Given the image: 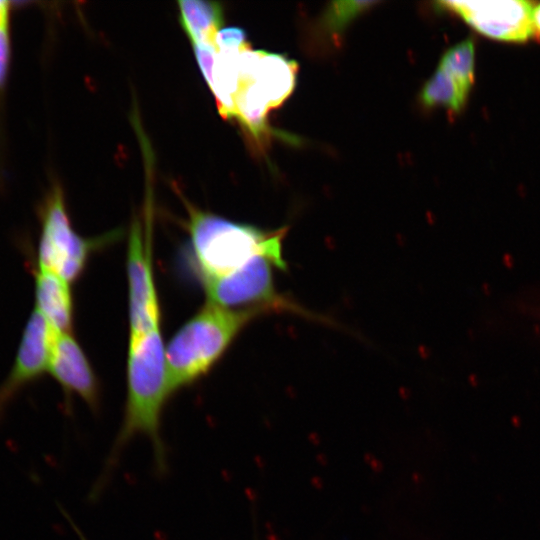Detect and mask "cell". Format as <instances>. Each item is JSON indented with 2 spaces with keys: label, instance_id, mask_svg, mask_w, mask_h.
<instances>
[{
  "label": "cell",
  "instance_id": "cell-11",
  "mask_svg": "<svg viewBox=\"0 0 540 540\" xmlns=\"http://www.w3.org/2000/svg\"><path fill=\"white\" fill-rule=\"evenodd\" d=\"M36 309L58 332H71L73 301L69 283L54 272L38 269L35 276Z\"/></svg>",
  "mask_w": 540,
  "mask_h": 540
},
{
  "label": "cell",
  "instance_id": "cell-8",
  "mask_svg": "<svg viewBox=\"0 0 540 540\" xmlns=\"http://www.w3.org/2000/svg\"><path fill=\"white\" fill-rule=\"evenodd\" d=\"M440 4L493 39L524 42L536 33L532 21L534 5L529 1H443Z\"/></svg>",
  "mask_w": 540,
  "mask_h": 540
},
{
  "label": "cell",
  "instance_id": "cell-2",
  "mask_svg": "<svg viewBox=\"0 0 540 540\" xmlns=\"http://www.w3.org/2000/svg\"><path fill=\"white\" fill-rule=\"evenodd\" d=\"M264 308L231 309L206 302L170 339L165 348L170 395L205 375L239 332Z\"/></svg>",
  "mask_w": 540,
  "mask_h": 540
},
{
  "label": "cell",
  "instance_id": "cell-1",
  "mask_svg": "<svg viewBox=\"0 0 540 540\" xmlns=\"http://www.w3.org/2000/svg\"><path fill=\"white\" fill-rule=\"evenodd\" d=\"M126 375L124 419L115 441L114 452L130 438L144 434L153 444L158 465L163 466L164 446L160 437V417L170 393L160 327L129 336Z\"/></svg>",
  "mask_w": 540,
  "mask_h": 540
},
{
  "label": "cell",
  "instance_id": "cell-19",
  "mask_svg": "<svg viewBox=\"0 0 540 540\" xmlns=\"http://www.w3.org/2000/svg\"><path fill=\"white\" fill-rule=\"evenodd\" d=\"M532 21L536 32H540V4L534 5Z\"/></svg>",
  "mask_w": 540,
  "mask_h": 540
},
{
  "label": "cell",
  "instance_id": "cell-3",
  "mask_svg": "<svg viewBox=\"0 0 540 540\" xmlns=\"http://www.w3.org/2000/svg\"><path fill=\"white\" fill-rule=\"evenodd\" d=\"M190 235L199 279L231 273L258 255H266L286 268L282 241L287 229L263 231L188 206Z\"/></svg>",
  "mask_w": 540,
  "mask_h": 540
},
{
  "label": "cell",
  "instance_id": "cell-18",
  "mask_svg": "<svg viewBox=\"0 0 540 540\" xmlns=\"http://www.w3.org/2000/svg\"><path fill=\"white\" fill-rule=\"evenodd\" d=\"M10 15V2L0 1V28L8 27Z\"/></svg>",
  "mask_w": 540,
  "mask_h": 540
},
{
  "label": "cell",
  "instance_id": "cell-5",
  "mask_svg": "<svg viewBox=\"0 0 540 540\" xmlns=\"http://www.w3.org/2000/svg\"><path fill=\"white\" fill-rule=\"evenodd\" d=\"M285 269L266 255H258L237 270L218 277L201 278L207 302L231 309L260 307L267 311L301 309L278 295L273 268Z\"/></svg>",
  "mask_w": 540,
  "mask_h": 540
},
{
  "label": "cell",
  "instance_id": "cell-13",
  "mask_svg": "<svg viewBox=\"0 0 540 540\" xmlns=\"http://www.w3.org/2000/svg\"><path fill=\"white\" fill-rule=\"evenodd\" d=\"M471 88L441 68H437L421 91V101L426 106H444L459 111L466 103Z\"/></svg>",
  "mask_w": 540,
  "mask_h": 540
},
{
  "label": "cell",
  "instance_id": "cell-16",
  "mask_svg": "<svg viewBox=\"0 0 540 540\" xmlns=\"http://www.w3.org/2000/svg\"><path fill=\"white\" fill-rule=\"evenodd\" d=\"M247 43L244 30L238 27L220 29L215 37V47L217 49L239 48Z\"/></svg>",
  "mask_w": 540,
  "mask_h": 540
},
{
  "label": "cell",
  "instance_id": "cell-10",
  "mask_svg": "<svg viewBox=\"0 0 540 540\" xmlns=\"http://www.w3.org/2000/svg\"><path fill=\"white\" fill-rule=\"evenodd\" d=\"M48 371L68 393H76L97 408L99 387L94 371L71 332H57Z\"/></svg>",
  "mask_w": 540,
  "mask_h": 540
},
{
  "label": "cell",
  "instance_id": "cell-17",
  "mask_svg": "<svg viewBox=\"0 0 540 540\" xmlns=\"http://www.w3.org/2000/svg\"><path fill=\"white\" fill-rule=\"evenodd\" d=\"M8 31V27L0 28V88L6 81L10 64L11 44Z\"/></svg>",
  "mask_w": 540,
  "mask_h": 540
},
{
  "label": "cell",
  "instance_id": "cell-7",
  "mask_svg": "<svg viewBox=\"0 0 540 540\" xmlns=\"http://www.w3.org/2000/svg\"><path fill=\"white\" fill-rule=\"evenodd\" d=\"M130 335L160 327V307L153 274L151 230L134 223L127 248Z\"/></svg>",
  "mask_w": 540,
  "mask_h": 540
},
{
  "label": "cell",
  "instance_id": "cell-9",
  "mask_svg": "<svg viewBox=\"0 0 540 540\" xmlns=\"http://www.w3.org/2000/svg\"><path fill=\"white\" fill-rule=\"evenodd\" d=\"M56 331L35 308L24 329L12 370L0 385V418L12 398L48 371Z\"/></svg>",
  "mask_w": 540,
  "mask_h": 540
},
{
  "label": "cell",
  "instance_id": "cell-4",
  "mask_svg": "<svg viewBox=\"0 0 540 540\" xmlns=\"http://www.w3.org/2000/svg\"><path fill=\"white\" fill-rule=\"evenodd\" d=\"M298 65L286 57L253 50L240 54V78L234 99L236 118L255 138L267 131V114L292 92Z\"/></svg>",
  "mask_w": 540,
  "mask_h": 540
},
{
  "label": "cell",
  "instance_id": "cell-6",
  "mask_svg": "<svg viewBox=\"0 0 540 540\" xmlns=\"http://www.w3.org/2000/svg\"><path fill=\"white\" fill-rule=\"evenodd\" d=\"M41 216L38 269L54 272L71 283L82 274L92 250L107 239H85L74 231L58 186L47 198Z\"/></svg>",
  "mask_w": 540,
  "mask_h": 540
},
{
  "label": "cell",
  "instance_id": "cell-20",
  "mask_svg": "<svg viewBox=\"0 0 540 540\" xmlns=\"http://www.w3.org/2000/svg\"><path fill=\"white\" fill-rule=\"evenodd\" d=\"M81 538H82V537H81ZM82 540H85V539L82 538Z\"/></svg>",
  "mask_w": 540,
  "mask_h": 540
},
{
  "label": "cell",
  "instance_id": "cell-15",
  "mask_svg": "<svg viewBox=\"0 0 540 540\" xmlns=\"http://www.w3.org/2000/svg\"><path fill=\"white\" fill-rule=\"evenodd\" d=\"M370 1H337L331 3L325 15L326 25L333 31L343 29L349 21L364 10Z\"/></svg>",
  "mask_w": 540,
  "mask_h": 540
},
{
  "label": "cell",
  "instance_id": "cell-12",
  "mask_svg": "<svg viewBox=\"0 0 540 540\" xmlns=\"http://www.w3.org/2000/svg\"><path fill=\"white\" fill-rule=\"evenodd\" d=\"M180 24L194 45H213L223 23V11L218 2L182 0L178 2Z\"/></svg>",
  "mask_w": 540,
  "mask_h": 540
},
{
  "label": "cell",
  "instance_id": "cell-14",
  "mask_svg": "<svg viewBox=\"0 0 540 540\" xmlns=\"http://www.w3.org/2000/svg\"><path fill=\"white\" fill-rule=\"evenodd\" d=\"M438 67L471 88L475 67L474 41L467 38L451 47L442 56Z\"/></svg>",
  "mask_w": 540,
  "mask_h": 540
}]
</instances>
